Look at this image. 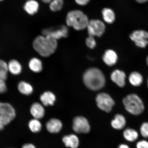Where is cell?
<instances>
[{
    "instance_id": "obj_12",
    "label": "cell",
    "mask_w": 148,
    "mask_h": 148,
    "mask_svg": "<svg viewBox=\"0 0 148 148\" xmlns=\"http://www.w3.org/2000/svg\"><path fill=\"white\" fill-rule=\"evenodd\" d=\"M30 111L31 115L35 119H41L45 115V110L39 103H33L31 106Z\"/></svg>"
},
{
    "instance_id": "obj_38",
    "label": "cell",
    "mask_w": 148,
    "mask_h": 148,
    "mask_svg": "<svg viewBox=\"0 0 148 148\" xmlns=\"http://www.w3.org/2000/svg\"><path fill=\"white\" fill-rule=\"evenodd\" d=\"M3 1V0H0V1Z\"/></svg>"
},
{
    "instance_id": "obj_4",
    "label": "cell",
    "mask_w": 148,
    "mask_h": 148,
    "mask_svg": "<svg viewBox=\"0 0 148 148\" xmlns=\"http://www.w3.org/2000/svg\"><path fill=\"white\" fill-rule=\"evenodd\" d=\"M123 102L125 110L133 115H140L145 109L143 101L136 94H129L123 98Z\"/></svg>"
},
{
    "instance_id": "obj_1",
    "label": "cell",
    "mask_w": 148,
    "mask_h": 148,
    "mask_svg": "<svg viewBox=\"0 0 148 148\" xmlns=\"http://www.w3.org/2000/svg\"><path fill=\"white\" fill-rule=\"evenodd\" d=\"M33 46L35 50L41 56L48 57L56 50L57 40L49 36H39L33 40Z\"/></svg>"
},
{
    "instance_id": "obj_10",
    "label": "cell",
    "mask_w": 148,
    "mask_h": 148,
    "mask_svg": "<svg viewBox=\"0 0 148 148\" xmlns=\"http://www.w3.org/2000/svg\"><path fill=\"white\" fill-rule=\"evenodd\" d=\"M73 127V130L78 134H87L90 130L88 120L82 116H78L74 118Z\"/></svg>"
},
{
    "instance_id": "obj_25",
    "label": "cell",
    "mask_w": 148,
    "mask_h": 148,
    "mask_svg": "<svg viewBox=\"0 0 148 148\" xmlns=\"http://www.w3.org/2000/svg\"><path fill=\"white\" fill-rule=\"evenodd\" d=\"M103 17L106 23L112 24L115 20V15L112 9L108 8H105L102 11Z\"/></svg>"
},
{
    "instance_id": "obj_11",
    "label": "cell",
    "mask_w": 148,
    "mask_h": 148,
    "mask_svg": "<svg viewBox=\"0 0 148 148\" xmlns=\"http://www.w3.org/2000/svg\"><path fill=\"white\" fill-rule=\"evenodd\" d=\"M125 72L119 70H114L111 75L112 80L121 88L125 86Z\"/></svg>"
},
{
    "instance_id": "obj_17",
    "label": "cell",
    "mask_w": 148,
    "mask_h": 148,
    "mask_svg": "<svg viewBox=\"0 0 148 148\" xmlns=\"http://www.w3.org/2000/svg\"><path fill=\"white\" fill-rule=\"evenodd\" d=\"M62 141L67 147L77 148L79 145L78 138L76 135L73 134L64 136L63 138Z\"/></svg>"
},
{
    "instance_id": "obj_5",
    "label": "cell",
    "mask_w": 148,
    "mask_h": 148,
    "mask_svg": "<svg viewBox=\"0 0 148 148\" xmlns=\"http://www.w3.org/2000/svg\"><path fill=\"white\" fill-rule=\"evenodd\" d=\"M16 116L15 110L12 105L0 102V121L3 125H8Z\"/></svg>"
},
{
    "instance_id": "obj_19",
    "label": "cell",
    "mask_w": 148,
    "mask_h": 148,
    "mask_svg": "<svg viewBox=\"0 0 148 148\" xmlns=\"http://www.w3.org/2000/svg\"><path fill=\"white\" fill-rule=\"evenodd\" d=\"M40 99L42 104L44 106H47L49 105H52L54 104L56 101V97L54 94L52 92L47 91L44 92L40 96Z\"/></svg>"
},
{
    "instance_id": "obj_37",
    "label": "cell",
    "mask_w": 148,
    "mask_h": 148,
    "mask_svg": "<svg viewBox=\"0 0 148 148\" xmlns=\"http://www.w3.org/2000/svg\"><path fill=\"white\" fill-rule=\"evenodd\" d=\"M146 61H147V66H148V56L147 57V59H146Z\"/></svg>"
},
{
    "instance_id": "obj_39",
    "label": "cell",
    "mask_w": 148,
    "mask_h": 148,
    "mask_svg": "<svg viewBox=\"0 0 148 148\" xmlns=\"http://www.w3.org/2000/svg\"></svg>"
},
{
    "instance_id": "obj_21",
    "label": "cell",
    "mask_w": 148,
    "mask_h": 148,
    "mask_svg": "<svg viewBox=\"0 0 148 148\" xmlns=\"http://www.w3.org/2000/svg\"><path fill=\"white\" fill-rule=\"evenodd\" d=\"M29 67L32 72L35 73H39L42 69V63L40 59L33 57L29 60Z\"/></svg>"
},
{
    "instance_id": "obj_14",
    "label": "cell",
    "mask_w": 148,
    "mask_h": 148,
    "mask_svg": "<svg viewBox=\"0 0 148 148\" xmlns=\"http://www.w3.org/2000/svg\"><path fill=\"white\" fill-rule=\"evenodd\" d=\"M62 127V123L60 120L55 118L50 120L46 125L48 131L53 134L60 132Z\"/></svg>"
},
{
    "instance_id": "obj_24",
    "label": "cell",
    "mask_w": 148,
    "mask_h": 148,
    "mask_svg": "<svg viewBox=\"0 0 148 148\" xmlns=\"http://www.w3.org/2000/svg\"><path fill=\"white\" fill-rule=\"evenodd\" d=\"M43 2L49 3V7L53 12H56L62 9L63 5V0H41Z\"/></svg>"
},
{
    "instance_id": "obj_13",
    "label": "cell",
    "mask_w": 148,
    "mask_h": 148,
    "mask_svg": "<svg viewBox=\"0 0 148 148\" xmlns=\"http://www.w3.org/2000/svg\"><path fill=\"white\" fill-rule=\"evenodd\" d=\"M118 57L115 51L112 50L108 49L105 51L103 57V60L107 66L114 65L117 62Z\"/></svg>"
},
{
    "instance_id": "obj_28",
    "label": "cell",
    "mask_w": 148,
    "mask_h": 148,
    "mask_svg": "<svg viewBox=\"0 0 148 148\" xmlns=\"http://www.w3.org/2000/svg\"><path fill=\"white\" fill-rule=\"evenodd\" d=\"M141 136L145 138H148V122H144L140 127Z\"/></svg>"
},
{
    "instance_id": "obj_16",
    "label": "cell",
    "mask_w": 148,
    "mask_h": 148,
    "mask_svg": "<svg viewBox=\"0 0 148 148\" xmlns=\"http://www.w3.org/2000/svg\"><path fill=\"white\" fill-rule=\"evenodd\" d=\"M8 72L14 75H17L21 73L23 67L19 62L16 60H12L8 62Z\"/></svg>"
},
{
    "instance_id": "obj_22",
    "label": "cell",
    "mask_w": 148,
    "mask_h": 148,
    "mask_svg": "<svg viewBox=\"0 0 148 148\" xmlns=\"http://www.w3.org/2000/svg\"><path fill=\"white\" fill-rule=\"evenodd\" d=\"M129 80L133 86L137 87L141 86L143 83V79L141 74L138 72L134 71L130 75Z\"/></svg>"
},
{
    "instance_id": "obj_7",
    "label": "cell",
    "mask_w": 148,
    "mask_h": 148,
    "mask_svg": "<svg viewBox=\"0 0 148 148\" xmlns=\"http://www.w3.org/2000/svg\"><path fill=\"white\" fill-rule=\"evenodd\" d=\"M88 36L101 37L103 36L105 30L104 23L99 20H91L89 21L87 27Z\"/></svg>"
},
{
    "instance_id": "obj_3",
    "label": "cell",
    "mask_w": 148,
    "mask_h": 148,
    "mask_svg": "<svg viewBox=\"0 0 148 148\" xmlns=\"http://www.w3.org/2000/svg\"><path fill=\"white\" fill-rule=\"evenodd\" d=\"M89 20L87 16L79 10H74L68 13L66 22L68 27L76 30H83L87 27Z\"/></svg>"
},
{
    "instance_id": "obj_23",
    "label": "cell",
    "mask_w": 148,
    "mask_h": 148,
    "mask_svg": "<svg viewBox=\"0 0 148 148\" xmlns=\"http://www.w3.org/2000/svg\"><path fill=\"white\" fill-rule=\"evenodd\" d=\"M123 136L127 141L134 142L138 139V134L137 131L135 129L127 128L124 131Z\"/></svg>"
},
{
    "instance_id": "obj_18",
    "label": "cell",
    "mask_w": 148,
    "mask_h": 148,
    "mask_svg": "<svg viewBox=\"0 0 148 148\" xmlns=\"http://www.w3.org/2000/svg\"><path fill=\"white\" fill-rule=\"evenodd\" d=\"M17 87L18 91L23 95H30L33 92L32 85L25 81H22L18 82Z\"/></svg>"
},
{
    "instance_id": "obj_8",
    "label": "cell",
    "mask_w": 148,
    "mask_h": 148,
    "mask_svg": "<svg viewBox=\"0 0 148 148\" xmlns=\"http://www.w3.org/2000/svg\"><path fill=\"white\" fill-rule=\"evenodd\" d=\"M42 36H49L57 40L68 36V29L66 25H62L57 28L44 29L42 31Z\"/></svg>"
},
{
    "instance_id": "obj_32",
    "label": "cell",
    "mask_w": 148,
    "mask_h": 148,
    "mask_svg": "<svg viewBox=\"0 0 148 148\" xmlns=\"http://www.w3.org/2000/svg\"><path fill=\"white\" fill-rule=\"evenodd\" d=\"M77 4L81 5H85L88 4L90 0H75Z\"/></svg>"
},
{
    "instance_id": "obj_36",
    "label": "cell",
    "mask_w": 148,
    "mask_h": 148,
    "mask_svg": "<svg viewBox=\"0 0 148 148\" xmlns=\"http://www.w3.org/2000/svg\"><path fill=\"white\" fill-rule=\"evenodd\" d=\"M4 125L0 121V131L2 130L4 127Z\"/></svg>"
},
{
    "instance_id": "obj_29",
    "label": "cell",
    "mask_w": 148,
    "mask_h": 148,
    "mask_svg": "<svg viewBox=\"0 0 148 148\" xmlns=\"http://www.w3.org/2000/svg\"><path fill=\"white\" fill-rule=\"evenodd\" d=\"M87 46L90 49H93L96 46V42L94 37L88 36L86 40Z\"/></svg>"
},
{
    "instance_id": "obj_31",
    "label": "cell",
    "mask_w": 148,
    "mask_h": 148,
    "mask_svg": "<svg viewBox=\"0 0 148 148\" xmlns=\"http://www.w3.org/2000/svg\"><path fill=\"white\" fill-rule=\"evenodd\" d=\"M136 146V148H148V142L145 140H140Z\"/></svg>"
},
{
    "instance_id": "obj_34",
    "label": "cell",
    "mask_w": 148,
    "mask_h": 148,
    "mask_svg": "<svg viewBox=\"0 0 148 148\" xmlns=\"http://www.w3.org/2000/svg\"><path fill=\"white\" fill-rule=\"evenodd\" d=\"M118 148H130L128 145L124 144H120L118 146Z\"/></svg>"
},
{
    "instance_id": "obj_20",
    "label": "cell",
    "mask_w": 148,
    "mask_h": 148,
    "mask_svg": "<svg viewBox=\"0 0 148 148\" xmlns=\"http://www.w3.org/2000/svg\"><path fill=\"white\" fill-rule=\"evenodd\" d=\"M39 4L35 0H28L25 3L24 9L27 13L33 15L36 13L39 9Z\"/></svg>"
},
{
    "instance_id": "obj_9",
    "label": "cell",
    "mask_w": 148,
    "mask_h": 148,
    "mask_svg": "<svg viewBox=\"0 0 148 148\" xmlns=\"http://www.w3.org/2000/svg\"><path fill=\"white\" fill-rule=\"evenodd\" d=\"M130 38L138 47L144 48L148 44V33L142 30L134 31L130 35Z\"/></svg>"
},
{
    "instance_id": "obj_35",
    "label": "cell",
    "mask_w": 148,
    "mask_h": 148,
    "mask_svg": "<svg viewBox=\"0 0 148 148\" xmlns=\"http://www.w3.org/2000/svg\"><path fill=\"white\" fill-rule=\"evenodd\" d=\"M138 3H143L148 1V0H136Z\"/></svg>"
},
{
    "instance_id": "obj_33",
    "label": "cell",
    "mask_w": 148,
    "mask_h": 148,
    "mask_svg": "<svg viewBox=\"0 0 148 148\" xmlns=\"http://www.w3.org/2000/svg\"><path fill=\"white\" fill-rule=\"evenodd\" d=\"M22 148H36V147L32 144L27 143L24 144Z\"/></svg>"
},
{
    "instance_id": "obj_2",
    "label": "cell",
    "mask_w": 148,
    "mask_h": 148,
    "mask_svg": "<svg viewBox=\"0 0 148 148\" xmlns=\"http://www.w3.org/2000/svg\"><path fill=\"white\" fill-rule=\"evenodd\" d=\"M83 80L87 87L93 90L101 89L106 83V79L102 72L95 68L86 70L83 75Z\"/></svg>"
},
{
    "instance_id": "obj_30",
    "label": "cell",
    "mask_w": 148,
    "mask_h": 148,
    "mask_svg": "<svg viewBox=\"0 0 148 148\" xmlns=\"http://www.w3.org/2000/svg\"><path fill=\"white\" fill-rule=\"evenodd\" d=\"M7 87L5 80L0 78V94H3L6 92Z\"/></svg>"
},
{
    "instance_id": "obj_6",
    "label": "cell",
    "mask_w": 148,
    "mask_h": 148,
    "mask_svg": "<svg viewBox=\"0 0 148 148\" xmlns=\"http://www.w3.org/2000/svg\"><path fill=\"white\" fill-rule=\"evenodd\" d=\"M96 100L98 107L107 112H110L115 105V102L110 96L104 92L98 94Z\"/></svg>"
},
{
    "instance_id": "obj_27",
    "label": "cell",
    "mask_w": 148,
    "mask_h": 148,
    "mask_svg": "<svg viewBox=\"0 0 148 148\" xmlns=\"http://www.w3.org/2000/svg\"><path fill=\"white\" fill-rule=\"evenodd\" d=\"M8 73V64L5 61L0 59V78L6 80Z\"/></svg>"
},
{
    "instance_id": "obj_15",
    "label": "cell",
    "mask_w": 148,
    "mask_h": 148,
    "mask_svg": "<svg viewBox=\"0 0 148 148\" xmlns=\"http://www.w3.org/2000/svg\"><path fill=\"white\" fill-rule=\"evenodd\" d=\"M111 125L114 129L121 130L124 128L126 125V120L125 116L122 114H116L114 116V119L111 121Z\"/></svg>"
},
{
    "instance_id": "obj_26",
    "label": "cell",
    "mask_w": 148,
    "mask_h": 148,
    "mask_svg": "<svg viewBox=\"0 0 148 148\" xmlns=\"http://www.w3.org/2000/svg\"><path fill=\"white\" fill-rule=\"evenodd\" d=\"M28 126L31 132L34 133L40 132L42 127V124L39 119L35 118L29 121Z\"/></svg>"
}]
</instances>
